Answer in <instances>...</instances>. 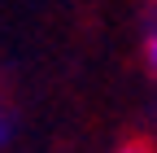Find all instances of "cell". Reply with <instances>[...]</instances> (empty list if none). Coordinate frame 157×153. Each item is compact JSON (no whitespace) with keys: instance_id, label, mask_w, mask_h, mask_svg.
I'll list each match as a JSON object with an SVG mask.
<instances>
[{"instance_id":"2","label":"cell","mask_w":157,"mask_h":153,"mask_svg":"<svg viewBox=\"0 0 157 153\" xmlns=\"http://www.w3.org/2000/svg\"><path fill=\"white\" fill-rule=\"evenodd\" d=\"M118 153H148V149H144V144H122Z\"/></svg>"},{"instance_id":"1","label":"cell","mask_w":157,"mask_h":153,"mask_svg":"<svg viewBox=\"0 0 157 153\" xmlns=\"http://www.w3.org/2000/svg\"><path fill=\"white\" fill-rule=\"evenodd\" d=\"M148 66H153V70H157V31H153V35H148Z\"/></svg>"}]
</instances>
